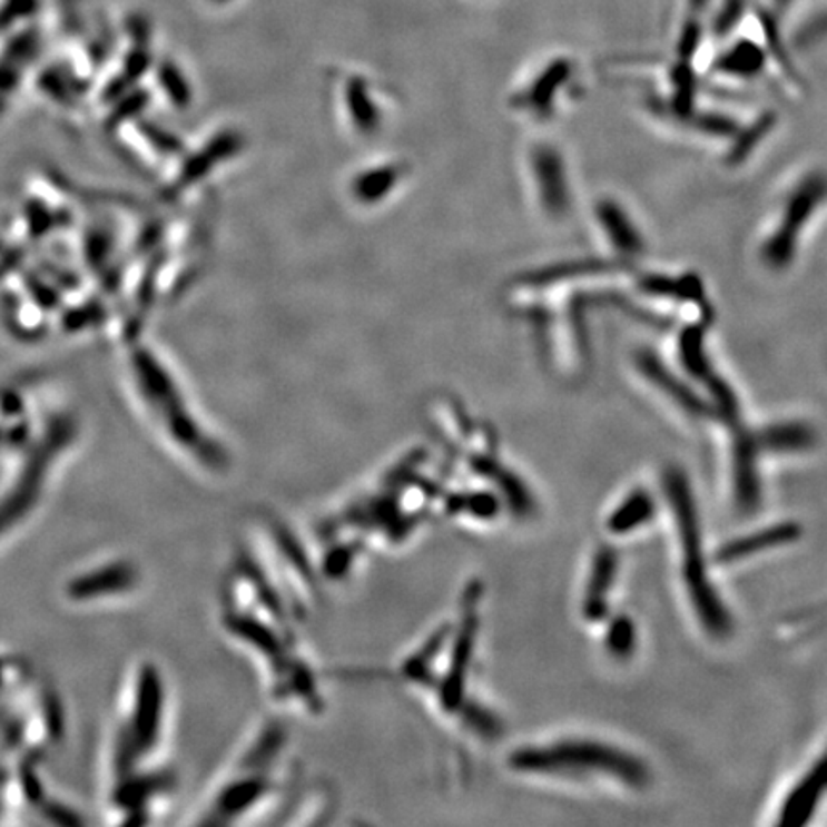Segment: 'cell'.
I'll list each match as a JSON object with an SVG mask.
<instances>
[{
    "mask_svg": "<svg viewBox=\"0 0 827 827\" xmlns=\"http://www.w3.org/2000/svg\"><path fill=\"white\" fill-rule=\"evenodd\" d=\"M125 374L148 420L191 470L211 479L225 478L233 470V452L191 404L159 351L148 345L132 347L125 358Z\"/></svg>",
    "mask_w": 827,
    "mask_h": 827,
    "instance_id": "cell-1",
    "label": "cell"
},
{
    "mask_svg": "<svg viewBox=\"0 0 827 827\" xmlns=\"http://www.w3.org/2000/svg\"><path fill=\"white\" fill-rule=\"evenodd\" d=\"M286 744L282 726H263L213 789L199 821L236 824L268 807L280 789Z\"/></svg>",
    "mask_w": 827,
    "mask_h": 827,
    "instance_id": "cell-2",
    "label": "cell"
},
{
    "mask_svg": "<svg viewBox=\"0 0 827 827\" xmlns=\"http://www.w3.org/2000/svg\"><path fill=\"white\" fill-rule=\"evenodd\" d=\"M663 489L677 525L682 579L690 595L691 608L709 637H730L734 630L732 616L712 584L709 560L705 554L698 502L690 479L680 467H669L663 475Z\"/></svg>",
    "mask_w": 827,
    "mask_h": 827,
    "instance_id": "cell-3",
    "label": "cell"
},
{
    "mask_svg": "<svg viewBox=\"0 0 827 827\" xmlns=\"http://www.w3.org/2000/svg\"><path fill=\"white\" fill-rule=\"evenodd\" d=\"M506 765L523 776H602L622 786L643 789L651 780L648 765L632 752L595 739H558L513 749Z\"/></svg>",
    "mask_w": 827,
    "mask_h": 827,
    "instance_id": "cell-4",
    "label": "cell"
},
{
    "mask_svg": "<svg viewBox=\"0 0 827 827\" xmlns=\"http://www.w3.org/2000/svg\"><path fill=\"white\" fill-rule=\"evenodd\" d=\"M164 680L156 667L146 664L138 672L129 722L119 734L116 751L117 772L129 776L135 762L158 747L164 730Z\"/></svg>",
    "mask_w": 827,
    "mask_h": 827,
    "instance_id": "cell-5",
    "label": "cell"
},
{
    "mask_svg": "<svg viewBox=\"0 0 827 827\" xmlns=\"http://www.w3.org/2000/svg\"><path fill=\"white\" fill-rule=\"evenodd\" d=\"M826 196L827 180L818 177V175H813V178L803 180L799 188L791 191V196L787 198L789 201L784 206V209H780V215H784V223L778 220L774 226L772 236L762 239V246L760 247H762L765 263L776 268L786 267L787 263H791L795 236H799L800 226L807 223L810 213L818 209Z\"/></svg>",
    "mask_w": 827,
    "mask_h": 827,
    "instance_id": "cell-6",
    "label": "cell"
},
{
    "mask_svg": "<svg viewBox=\"0 0 827 827\" xmlns=\"http://www.w3.org/2000/svg\"><path fill=\"white\" fill-rule=\"evenodd\" d=\"M71 430L73 427L62 420L52 425L48 433H45L41 443L35 446L33 459H29L28 465L23 467L18 485L0 504V533H4L7 529L18 523L21 515H26L29 508H33L35 500L41 493L42 479H45L48 465L52 462L56 452L68 443Z\"/></svg>",
    "mask_w": 827,
    "mask_h": 827,
    "instance_id": "cell-7",
    "label": "cell"
},
{
    "mask_svg": "<svg viewBox=\"0 0 827 827\" xmlns=\"http://www.w3.org/2000/svg\"><path fill=\"white\" fill-rule=\"evenodd\" d=\"M827 795V751L800 776L794 789L781 803L776 824L784 827H800L813 820L814 814Z\"/></svg>",
    "mask_w": 827,
    "mask_h": 827,
    "instance_id": "cell-8",
    "label": "cell"
},
{
    "mask_svg": "<svg viewBox=\"0 0 827 827\" xmlns=\"http://www.w3.org/2000/svg\"><path fill=\"white\" fill-rule=\"evenodd\" d=\"M760 451L752 431H738L734 439L732 481L734 500L739 512L752 513L760 506L762 485L759 472Z\"/></svg>",
    "mask_w": 827,
    "mask_h": 827,
    "instance_id": "cell-9",
    "label": "cell"
},
{
    "mask_svg": "<svg viewBox=\"0 0 827 827\" xmlns=\"http://www.w3.org/2000/svg\"><path fill=\"white\" fill-rule=\"evenodd\" d=\"M800 534H803V526L795 521L760 526L752 533L741 534L738 539L726 541L722 547H718L712 561L720 565H732L738 561L749 560L752 555L762 554L766 550L794 544L799 541Z\"/></svg>",
    "mask_w": 827,
    "mask_h": 827,
    "instance_id": "cell-10",
    "label": "cell"
},
{
    "mask_svg": "<svg viewBox=\"0 0 827 827\" xmlns=\"http://www.w3.org/2000/svg\"><path fill=\"white\" fill-rule=\"evenodd\" d=\"M619 573V554L613 547L595 550L590 565L589 581L582 598V617L590 622H602L608 617L609 592L613 590Z\"/></svg>",
    "mask_w": 827,
    "mask_h": 827,
    "instance_id": "cell-11",
    "label": "cell"
},
{
    "mask_svg": "<svg viewBox=\"0 0 827 827\" xmlns=\"http://www.w3.org/2000/svg\"><path fill=\"white\" fill-rule=\"evenodd\" d=\"M342 92V121L345 127L353 130V135H356V137H374V135H380L385 129L390 116L366 108V104H376L374 102V89H372L370 82L351 77L349 81L343 85Z\"/></svg>",
    "mask_w": 827,
    "mask_h": 827,
    "instance_id": "cell-12",
    "label": "cell"
},
{
    "mask_svg": "<svg viewBox=\"0 0 827 827\" xmlns=\"http://www.w3.org/2000/svg\"><path fill=\"white\" fill-rule=\"evenodd\" d=\"M138 573L127 561H117L102 569L82 574L69 584V594L76 600H92L98 595L121 594L137 587Z\"/></svg>",
    "mask_w": 827,
    "mask_h": 827,
    "instance_id": "cell-13",
    "label": "cell"
},
{
    "mask_svg": "<svg viewBox=\"0 0 827 827\" xmlns=\"http://www.w3.org/2000/svg\"><path fill=\"white\" fill-rule=\"evenodd\" d=\"M755 443L762 452L789 454V452L810 451L816 445V433L800 422H784L768 425L765 430L752 431Z\"/></svg>",
    "mask_w": 827,
    "mask_h": 827,
    "instance_id": "cell-14",
    "label": "cell"
},
{
    "mask_svg": "<svg viewBox=\"0 0 827 827\" xmlns=\"http://www.w3.org/2000/svg\"><path fill=\"white\" fill-rule=\"evenodd\" d=\"M656 500L646 489H637L629 496L619 502V506L609 513L606 526L611 534L634 533L638 529L648 525L656 518Z\"/></svg>",
    "mask_w": 827,
    "mask_h": 827,
    "instance_id": "cell-15",
    "label": "cell"
},
{
    "mask_svg": "<svg viewBox=\"0 0 827 827\" xmlns=\"http://www.w3.org/2000/svg\"><path fill=\"white\" fill-rule=\"evenodd\" d=\"M569 76H571V63L565 62V60H558L552 66H548L542 71L541 77H539V81H534L529 87V92L521 96L520 110L529 111V114L550 111L548 110L550 100L554 102L555 95H558L555 90H558L561 82L569 79Z\"/></svg>",
    "mask_w": 827,
    "mask_h": 827,
    "instance_id": "cell-16",
    "label": "cell"
},
{
    "mask_svg": "<svg viewBox=\"0 0 827 827\" xmlns=\"http://www.w3.org/2000/svg\"><path fill=\"white\" fill-rule=\"evenodd\" d=\"M717 68L728 76H757L765 68V52L755 42L741 41L718 58Z\"/></svg>",
    "mask_w": 827,
    "mask_h": 827,
    "instance_id": "cell-17",
    "label": "cell"
},
{
    "mask_svg": "<svg viewBox=\"0 0 827 827\" xmlns=\"http://www.w3.org/2000/svg\"><path fill=\"white\" fill-rule=\"evenodd\" d=\"M606 648L617 659H627L637 650V627L630 617L619 616L609 622Z\"/></svg>",
    "mask_w": 827,
    "mask_h": 827,
    "instance_id": "cell-18",
    "label": "cell"
},
{
    "mask_svg": "<svg viewBox=\"0 0 827 827\" xmlns=\"http://www.w3.org/2000/svg\"><path fill=\"white\" fill-rule=\"evenodd\" d=\"M741 16H744V0H726L725 7L718 14L717 26H715L717 33H730V29L741 20Z\"/></svg>",
    "mask_w": 827,
    "mask_h": 827,
    "instance_id": "cell-19",
    "label": "cell"
},
{
    "mask_svg": "<svg viewBox=\"0 0 827 827\" xmlns=\"http://www.w3.org/2000/svg\"><path fill=\"white\" fill-rule=\"evenodd\" d=\"M827 33V14L821 16V18H816V20L810 21L808 23L807 28H805V31L800 33V41H813V39H816V37H821V35Z\"/></svg>",
    "mask_w": 827,
    "mask_h": 827,
    "instance_id": "cell-20",
    "label": "cell"
},
{
    "mask_svg": "<svg viewBox=\"0 0 827 827\" xmlns=\"http://www.w3.org/2000/svg\"><path fill=\"white\" fill-rule=\"evenodd\" d=\"M213 2H225V0H213Z\"/></svg>",
    "mask_w": 827,
    "mask_h": 827,
    "instance_id": "cell-21",
    "label": "cell"
}]
</instances>
